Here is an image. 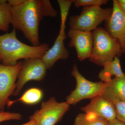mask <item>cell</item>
I'll return each mask as SVG.
<instances>
[{
	"instance_id": "6da1fadb",
	"label": "cell",
	"mask_w": 125,
	"mask_h": 125,
	"mask_svg": "<svg viewBox=\"0 0 125 125\" xmlns=\"http://www.w3.org/2000/svg\"><path fill=\"white\" fill-rule=\"evenodd\" d=\"M52 7L48 0H23L16 6H11V24L21 31L33 46L40 45L39 26L44 16H50Z\"/></svg>"
},
{
	"instance_id": "7a4b0ae2",
	"label": "cell",
	"mask_w": 125,
	"mask_h": 125,
	"mask_svg": "<svg viewBox=\"0 0 125 125\" xmlns=\"http://www.w3.org/2000/svg\"><path fill=\"white\" fill-rule=\"evenodd\" d=\"M49 48L47 43L33 46L21 42L16 37L15 29L10 33L0 35V59L5 65H15L21 59L42 58Z\"/></svg>"
},
{
	"instance_id": "3957f363",
	"label": "cell",
	"mask_w": 125,
	"mask_h": 125,
	"mask_svg": "<svg viewBox=\"0 0 125 125\" xmlns=\"http://www.w3.org/2000/svg\"><path fill=\"white\" fill-rule=\"evenodd\" d=\"M93 46L89 60L103 67L123 52L118 40L112 37L104 28L98 27L92 31Z\"/></svg>"
},
{
	"instance_id": "277c9868",
	"label": "cell",
	"mask_w": 125,
	"mask_h": 125,
	"mask_svg": "<svg viewBox=\"0 0 125 125\" xmlns=\"http://www.w3.org/2000/svg\"><path fill=\"white\" fill-rule=\"evenodd\" d=\"M112 10V8L103 9L101 6L83 7L80 14L70 17V29L92 32L109 19Z\"/></svg>"
},
{
	"instance_id": "5b68a950",
	"label": "cell",
	"mask_w": 125,
	"mask_h": 125,
	"mask_svg": "<svg viewBox=\"0 0 125 125\" xmlns=\"http://www.w3.org/2000/svg\"><path fill=\"white\" fill-rule=\"evenodd\" d=\"M71 74L76 81V87L66 98L69 105H75L83 99H92L102 95L106 87L103 82H94L85 79L81 73L77 66L74 64Z\"/></svg>"
},
{
	"instance_id": "8992f818",
	"label": "cell",
	"mask_w": 125,
	"mask_h": 125,
	"mask_svg": "<svg viewBox=\"0 0 125 125\" xmlns=\"http://www.w3.org/2000/svg\"><path fill=\"white\" fill-rule=\"evenodd\" d=\"M70 107L66 102L59 103L55 97H52L42 103L40 109L36 110L29 120L35 121L37 125H55L61 120Z\"/></svg>"
},
{
	"instance_id": "52a82bcc",
	"label": "cell",
	"mask_w": 125,
	"mask_h": 125,
	"mask_svg": "<svg viewBox=\"0 0 125 125\" xmlns=\"http://www.w3.org/2000/svg\"><path fill=\"white\" fill-rule=\"evenodd\" d=\"M46 67L41 58H34L24 60L19 72L16 88L12 96L20 94L25 84L31 80L41 81L46 75Z\"/></svg>"
},
{
	"instance_id": "ba28073f",
	"label": "cell",
	"mask_w": 125,
	"mask_h": 125,
	"mask_svg": "<svg viewBox=\"0 0 125 125\" xmlns=\"http://www.w3.org/2000/svg\"><path fill=\"white\" fill-rule=\"evenodd\" d=\"M22 62L15 65L2 64L0 59V112L4 111L9 98L13 95L16 88L18 74L22 67Z\"/></svg>"
},
{
	"instance_id": "9c48e42d",
	"label": "cell",
	"mask_w": 125,
	"mask_h": 125,
	"mask_svg": "<svg viewBox=\"0 0 125 125\" xmlns=\"http://www.w3.org/2000/svg\"><path fill=\"white\" fill-rule=\"evenodd\" d=\"M112 12L109 19L105 22L104 28L120 45L125 54V14L121 9L117 0H113Z\"/></svg>"
},
{
	"instance_id": "30bf717a",
	"label": "cell",
	"mask_w": 125,
	"mask_h": 125,
	"mask_svg": "<svg viewBox=\"0 0 125 125\" xmlns=\"http://www.w3.org/2000/svg\"><path fill=\"white\" fill-rule=\"evenodd\" d=\"M67 36L70 39L69 46L75 48L79 61L89 58L93 46L92 32L70 29Z\"/></svg>"
},
{
	"instance_id": "8fae6325",
	"label": "cell",
	"mask_w": 125,
	"mask_h": 125,
	"mask_svg": "<svg viewBox=\"0 0 125 125\" xmlns=\"http://www.w3.org/2000/svg\"><path fill=\"white\" fill-rule=\"evenodd\" d=\"M81 110L86 114H92L105 119L109 122L116 119V113L114 104L102 95L91 99L90 103Z\"/></svg>"
},
{
	"instance_id": "7c38bea8",
	"label": "cell",
	"mask_w": 125,
	"mask_h": 125,
	"mask_svg": "<svg viewBox=\"0 0 125 125\" xmlns=\"http://www.w3.org/2000/svg\"><path fill=\"white\" fill-rule=\"evenodd\" d=\"M66 36L65 29H60L54 45L41 58L47 69H51L58 60H66L69 57V52L65 47L64 43Z\"/></svg>"
},
{
	"instance_id": "4fadbf2b",
	"label": "cell",
	"mask_w": 125,
	"mask_h": 125,
	"mask_svg": "<svg viewBox=\"0 0 125 125\" xmlns=\"http://www.w3.org/2000/svg\"><path fill=\"white\" fill-rule=\"evenodd\" d=\"M102 95L107 99L115 98L125 102V76L114 78L106 83Z\"/></svg>"
},
{
	"instance_id": "5bb4252c",
	"label": "cell",
	"mask_w": 125,
	"mask_h": 125,
	"mask_svg": "<svg viewBox=\"0 0 125 125\" xmlns=\"http://www.w3.org/2000/svg\"><path fill=\"white\" fill-rule=\"evenodd\" d=\"M103 67L104 69L99 73L98 77L105 83L111 80L112 76L121 78L125 76V74L122 70L120 62L118 57H115L113 60L105 64Z\"/></svg>"
},
{
	"instance_id": "9a60e30c",
	"label": "cell",
	"mask_w": 125,
	"mask_h": 125,
	"mask_svg": "<svg viewBox=\"0 0 125 125\" xmlns=\"http://www.w3.org/2000/svg\"><path fill=\"white\" fill-rule=\"evenodd\" d=\"M43 97L42 91L40 89L33 88L29 89L24 92L22 96L19 99L15 101L8 100L6 105L10 107L14 103L21 102L25 104L33 105L39 103Z\"/></svg>"
},
{
	"instance_id": "2e32d148",
	"label": "cell",
	"mask_w": 125,
	"mask_h": 125,
	"mask_svg": "<svg viewBox=\"0 0 125 125\" xmlns=\"http://www.w3.org/2000/svg\"><path fill=\"white\" fill-rule=\"evenodd\" d=\"M109 122L93 114L83 113L76 116L73 125H109Z\"/></svg>"
},
{
	"instance_id": "e0dca14e",
	"label": "cell",
	"mask_w": 125,
	"mask_h": 125,
	"mask_svg": "<svg viewBox=\"0 0 125 125\" xmlns=\"http://www.w3.org/2000/svg\"><path fill=\"white\" fill-rule=\"evenodd\" d=\"M11 6L7 2L0 3V30L7 32L11 24Z\"/></svg>"
},
{
	"instance_id": "ac0fdd59",
	"label": "cell",
	"mask_w": 125,
	"mask_h": 125,
	"mask_svg": "<svg viewBox=\"0 0 125 125\" xmlns=\"http://www.w3.org/2000/svg\"><path fill=\"white\" fill-rule=\"evenodd\" d=\"M74 0H58L61 11V28H65V22L71 5Z\"/></svg>"
},
{
	"instance_id": "d6986e66",
	"label": "cell",
	"mask_w": 125,
	"mask_h": 125,
	"mask_svg": "<svg viewBox=\"0 0 125 125\" xmlns=\"http://www.w3.org/2000/svg\"><path fill=\"white\" fill-rule=\"evenodd\" d=\"M108 100L114 104L116 113V119L125 123V102L115 98Z\"/></svg>"
},
{
	"instance_id": "ffe728a7",
	"label": "cell",
	"mask_w": 125,
	"mask_h": 125,
	"mask_svg": "<svg viewBox=\"0 0 125 125\" xmlns=\"http://www.w3.org/2000/svg\"><path fill=\"white\" fill-rule=\"evenodd\" d=\"M109 1L108 0H74L73 3L77 8L81 7L101 6L105 5Z\"/></svg>"
},
{
	"instance_id": "44dd1931",
	"label": "cell",
	"mask_w": 125,
	"mask_h": 125,
	"mask_svg": "<svg viewBox=\"0 0 125 125\" xmlns=\"http://www.w3.org/2000/svg\"><path fill=\"white\" fill-rule=\"evenodd\" d=\"M22 116L20 113L9 112H0V122L10 120H21Z\"/></svg>"
},
{
	"instance_id": "7402d4cb",
	"label": "cell",
	"mask_w": 125,
	"mask_h": 125,
	"mask_svg": "<svg viewBox=\"0 0 125 125\" xmlns=\"http://www.w3.org/2000/svg\"><path fill=\"white\" fill-rule=\"evenodd\" d=\"M109 125H125V123L117 119L109 122Z\"/></svg>"
},
{
	"instance_id": "603a6c76",
	"label": "cell",
	"mask_w": 125,
	"mask_h": 125,
	"mask_svg": "<svg viewBox=\"0 0 125 125\" xmlns=\"http://www.w3.org/2000/svg\"><path fill=\"white\" fill-rule=\"evenodd\" d=\"M21 125H37L35 121L33 120H30L27 123Z\"/></svg>"
},
{
	"instance_id": "cb8c5ba5",
	"label": "cell",
	"mask_w": 125,
	"mask_h": 125,
	"mask_svg": "<svg viewBox=\"0 0 125 125\" xmlns=\"http://www.w3.org/2000/svg\"><path fill=\"white\" fill-rule=\"evenodd\" d=\"M117 1L119 3L121 9L125 14V3L120 2L118 0H117Z\"/></svg>"
}]
</instances>
